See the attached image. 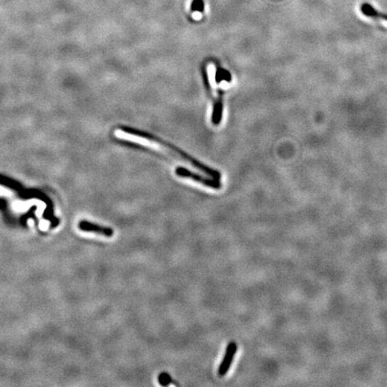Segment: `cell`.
I'll use <instances>...</instances> for the list:
<instances>
[{"instance_id": "4", "label": "cell", "mask_w": 387, "mask_h": 387, "mask_svg": "<svg viewBox=\"0 0 387 387\" xmlns=\"http://www.w3.org/2000/svg\"><path fill=\"white\" fill-rule=\"evenodd\" d=\"M80 230L83 232H94L97 234H102L105 237H112L114 234V231L109 227H104L101 225L92 223L90 221H81L78 225Z\"/></svg>"}, {"instance_id": "5", "label": "cell", "mask_w": 387, "mask_h": 387, "mask_svg": "<svg viewBox=\"0 0 387 387\" xmlns=\"http://www.w3.org/2000/svg\"><path fill=\"white\" fill-rule=\"evenodd\" d=\"M221 92L219 94V97H218L216 102L214 103V113H213V123L214 125H219V123L221 122V114H222V98H221Z\"/></svg>"}, {"instance_id": "9", "label": "cell", "mask_w": 387, "mask_h": 387, "mask_svg": "<svg viewBox=\"0 0 387 387\" xmlns=\"http://www.w3.org/2000/svg\"><path fill=\"white\" fill-rule=\"evenodd\" d=\"M203 8H204V6H203V0H194L192 2V11L203 12Z\"/></svg>"}, {"instance_id": "3", "label": "cell", "mask_w": 387, "mask_h": 387, "mask_svg": "<svg viewBox=\"0 0 387 387\" xmlns=\"http://www.w3.org/2000/svg\"><path fill=\"white\" fill-rule=\"evenodd\" d=\"M237 351H238V345L235 342H231L227 346L224 357H223L221 365L218 369L219 376H224L228 373L229 369H231V367H232V362H233L234 356H235Z\"/></svg>"}, {"instance_id": "8", "label": "cell", "mask_w": 387, "mask_h": 387, "mask_svg": "<svg viewBox=\"0 0 387 387\" xmlns=\"http://www.w3.org/2000/svg\"><path fill=\"white\" fill-rule=\"evenodd\" d=\"M216 78H217V82L219 83L221 80H226V81H228V82H231L232 81V76H231V74L230 73L227 72L226 70H224V69H218L217 71V76H216Z\"/></svg>"}, {"instance_id": "2", "label": "cell", "mask_w": 387, "mask_h": 387, "mask_svg": "<svg viewBox=\"0 0 387 387\" xmlns=\"http://www.w3.org/2000/svg\"><path fill=\"white\" fill-rule=\"evenodd\" d=\"M175 173L177 177L190 178L192 180L196 181L197 183L203 185L207 188H214V189H221V182L218 179L207 178V177H203V176L195 173V172H192L190 170L186 169V168H183V167H177L175 170Z\"/></svg>"}, {"instance_id": "7", "label": "cell", "mask_w": 387, "mask_h": 387, "mask_svg": "<svg viewBox=\"0 0 387 387\" xmlns=\"http://www.w3.org/2000/svg\"><path fill=\"white\" fill-rule=\"evenodd\" d=\"M158 381H159L160 384L163 385V386H167L169 385L170 383H172V378L171 376L167 372H163L160 374L158 376Z\"/></svg>"}, {"instance_id": "1", "label": "cell", "mask_w": 387, "mask_h": 387, "mask_svg": "<svg viewBox=\"0 0 387 387\" xmlns=\"http://www.w3.org/2000/svg\"><path fill=\"white\" fill-rule=\"evenodd\" d=\"M117 134L120 136V138H140L143 139H145L147 141H151L155 145H159L160 147L162 148L166 149L167 152H170V154L175 156L177 159L181 160L183 162L186 163H190L192 166L195 167L197 170L203 171V173L207 174L208 176L220 180L221 179V174L217 170H213L209 167L206 166L203 163H199L198 161L192 158L191 156L188 155L186 152L181 151L180 149L177 148L176 146L174 145H170L166 142L163 141L162 139L157 138L153 134H148V133H145V132H142V131L136 130V129H132V128H123V132L122 130L118 131Z\"/></svg>"}, {"instance_id": "6", "label": "cell", "mask_w": 387, "mask_h": 387, "mask_svg": "<svg viewBox=\"0 0 387 387\" xmlns=\"http://www.w3.org/2000/svg\"><path fill=\"white\" fill-rule=\"evenodd\" d=\"M362 12L365 14V15L374 17V18L378 19L381 22H384L387 25V17H384L383 15H379L378 13H376L374 9H373L369 5H364L362 7Z\"/></svg>"}]
</instances>
